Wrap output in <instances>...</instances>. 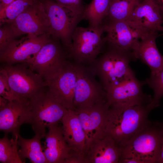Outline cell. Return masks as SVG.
<instances>
[{"label":"cell","instance_id":"cell-11","mask_svg":"<svg viewBox=\"0 0 163 163\" xmlns=\"http://www.w3.org/2000/svg\"><path fill=\"white\" fill-rule=\"evenodd\" d=\"M8 24L15 38L24 34L51 36L49 18L41 0L30 5Z\"/></svg>","mask_w":163,"mask_h":163},{"label":"cell","instance_id":"cell-26","mask_svg":"<svg viewBox=\"0 0 163 163\" xmlns=\"http://www.w3.org/2000/svg\"><path fill=\"white\" fill-rule=\"evenodd\" d=\"M38 0H16L8 5L0 17V24L11 23L28 7Z\"/></svg>","mask_w":163,"mask_h":163},{"label":"cell","instance_id":"cell-27","mask_svg":"<svg viewBox=\"0 0 163 163\" xmlns=\"http://www.w3.org/2000/svg\"><path fill=\"white\" fill-rule=\"evenodd\" d=\"M145 84L149 85L154 91V96L148 107L151 111L159 105L160 101L163 96V69L158 74L144 81Z\"/></svg>","mask_w":163,"mask_h":163},{"label":"cell","instance_id":"cell-24","mask_svg":"<svg viewBox=\"0 0 163 163\" xmlns=\"http://www.w3.org/2000/svg\"><path fill=\"white\" fill-rule=\"evenodd\" d=\"M138 0H110L108 11L104 20L128 21Z\"/></svg>","mask_w":163,"mask_h":163},{"label":"cell","instance_id":"cell-33","mask_svg":"<svg viewBox=\"0 0 163 163\" xmlns=\"http://www.w3.org/2000/svg\"><path fill=\"white\" fill-rule=\"evenodd\" d=\"M157 163H163V139L161 146L160 153Z\"/></svg>","mask_w":163,"mask_h":163},{"label":"cell","instance_id":"cell-10","mask_svg":"<svg viewBox=\"0 0 163 163\" xmlns=\"http://www.w3.org/2000/svg\"><path fill=\"white\" fill-rule=\"evenodd\" d=\"M102 25L104 32L106 33L104 41L134 54L141 39L151 32L142 30L128 21L104 20Z\"/></svg>","mask_w":163,"mask_h":163},{"label":"cell","instance_id":"cell-30","mask_svg":"<svg viewBox=\"0 0 163 163\" xmlns=\"http://www.w3.org/2000/svg\"><path fill=\"white\" fill-rule=\"evenodd\" d=\"M8 25L1 27L0 29V52L9 46L15 40Z\"/></svg>","mask_w":163,"mask_h":163},{"label":"cell","instance_id":"cell-3","mask_svg":"<svg viewBox=\"0 0 163 163\" xmlns=\"http://www.w3.org/2000/svg\"><path fill=\"white\" fill-rule=\"evenodd\" d=\"M163 139V123L149 121L120 148L119 161L133 158L141 163H157Z\"/></svg>","mask_w":163,"mask_h":163},{"label":"cell","instance_id":"cell-20","mask_svg":"<svg viewBox=\"0 0 163 163\" xmlns=\"http://www.w3.org/2000/svg\"><path fill=\"white\" fill-rule=\"evenodd\" d=\"M61 122L64 139L71 150L74 154L84 156L87 145L86 137L74 110L68 109Z\"/></svg>","mask_w":163,"mask_h":163},{"label":"cell","instance_id":"cell-4","mask_svg":"<svg viewBox=\"0 0 163 163\" xmlns=\"http://www.w3.org/2000/svg\"><path fill=\"white\" fill-rule=\"evenodd\" d=\"M104 33L102 24L96 27L78 26L72 35L71 46L66 52L67 58L85 66L91 65L103 49Z\"/></svg>","mask_w":163,"mask_h":163},{"label":"cell","instance_id":"cell-31","mask_svg":"<svg viewBox=\"0 0 163 163\" xmlns=\"http://www.w3.org/2000/svg\"><path fill=\"white\" fill-rule=\"evenodd\" d=\"M0 17L2 16L7 7L16 0H0Z\"/></svg>","mask_w":163,"mask_h":163},{"label":"cell","instance_id":"cell-32","mask_svg":"<svg viewBox=\"0 0 163 163\" xmlns=\"http://www.w3.org/2000/svg\"><path fill=\"white\" fill-rule=\"evenodd\" d=\"M159 8L163 15V0H152Z\"/></svg>","mask_w":163,"mask_h":163},{"label":"cell","instance_id":"cell-22","mask_svg":"<svg viewBox=\"0 0 163 163\" xmlns=\"http://www.w3.org/2000/svg\"><path fill=\"white\" fill-rule=\"evenodd\" d=\"M41 139L36 135L31 139H25L18 134V143L20 149L18 152L23 163L27 158L33 163H48L41 143Z\"/></svg>","mask_w":163,"mask_h":163},{"label":"cell","instance_id":"cell-23","mask_svg":"<svg viewBox=\"0 0 163 163\" xmlns=\"http://www.w3.org/2000/svg\"><path fill=\"white\" fill-rule=\"evenodd\" d=\"M110 0H92L85 6L83 19L88 22V26L96 27L101 25L109 8Z\"/></svg>","mask_w":163,"mask_h":163},{"label":"cell","instance_id":"cell-25","mask_svg":"<svg viewBox=\"0 0 163 163\" xmlns=\"http://www.w3.org/2000/svg\"><path fill=\"white\" fill-rule=\"evenodd\" d=\"M8 134L0 139V162L2 163H22L18 154V135L12 134L9 139Z\"/></svg>","mask_w":163,"mask_h":163},{"label":"cell","instance_id":"cell-18","mask_svg":"<svg viewBox=\"0 0 163 163\" xmlns=\"http://www.w3.org/2000/svg\"><path fill=\"white\" fill-rule=\"evenodd\" d=\"M127 21L148 32H158L163 15L152 0H138Z\"/></svg>","mask_w":163,"mask_h":163},{"label":"cell","instance_id":"cell-1","mask_svg":"<svg viewBox=\"0 0 163 163\" xmlns=\"http://www.w3.org/2000/svg\"><path fill=\"white\" fill-rule=\"evenodd\" d=\"M104 41L101 52L88 67L98 77L105 91L135 76L129 63L136 59L133 53Z\"/></svg>","mask_w":163,"mask_h":163},{"label":"cell","instance_id":"cell-12","mask_svg":"<svg viewBox=\"0 0 163 163\" xmlns=\"http://www.w3.org/2000/svg\"><path fill=\"white\" fill-rule=\"evenodd\" d=\"M76 79L75 64L68 59L51 78L45 81L56 100L67 109H75L74 91Z\"/></svg>","mask_w":163,"mask_h":163},{"label":"cell","instance_id":"cell-34","mask_svg":"<svg viewBox=\"0 0 163 163\" xmlns=\"http://www.w3.org/2000/svg\"><path fill=\"white\" fill-rule=\"evenodd\" d=\"M158 31H162L163 32V27L161 25L158 28Z\"/></svg>","mask_w":163,"mask_h":163},{"label":"cell","instance_id":"cell-19","mask_svg":"<svg viewBox=\"0 0 163 163\" xmlns=\"http://www.w3.org/2000/svg\"><path fill=\"white\" fill-rule=\"evenodd\" d=\"M43 151L48 163H69L73 153L65 140L58 124L48 128Z\"/></svg>","mask_w":163,"mask_h":163},{"label":"cell","instance_id":"cell-29","mask_svg":"<svg viewBox=\"0 0 163 163\" xmlns=\"http://www.w3.org/2000/svg\"><path fill=\"white\" fill-rule=\"evenodd\" d=\"M53 0L62 7L70 10L73 13L82 17L85 6L83 0Z\"/></svg>","mask_w":163,"mask_h":163},{"label":"cell","instance_id":"cell-21","mask_svg":"<svg viewBox=\"0 0 163 163\" xmlns=\"http://www.w3.org/2000/svg\"><path fill=\"white\" fill-rule=\"evenodd\" d=\"M158 32H151L141 39L134 53L150 69L151 75H154L163 69V56L159 51L155 40Z\"/></svg>","mask_w":163,"mask_h":163},{"label":"cell","instance_id":"cell-16","mask_svg":"<svg viewBox=\"0 0 163 163\" xmlns=\"http://www.w3.org/2000/svg\"><path fill=\"white\" fill-rule=\"evenodd\" d=\"M31 117L30 101L22 98L8 101L0 107V129L5 133L19 134L21 126L29 123Z\"/></svg>","mask_w":163,"mask_h":163},{"label":"cell","instance_id":"cell-2","mask_svg":"<svg viewBox=\"0 0 163 163\" xmlns=\"http://www.w3.org/2000/svg\"><path fill=\"white\" fill-rule=\"evenodd\" d=\"M147 106L114 104L110 105L104 132L120 148L149 122Z\"/></svg>","mask_w":163,"mask_h":163},{"label":"cell","instance_id":"cell-6","mask_svg":"<svg viewBox=\"0 0 163 163\" xmlns=\"http://www.w3.org/2000/svg\"><path fill=\"white\" fill-rule=\"evenodd\" d=\"M4 65L0 72L6 77L12 91L20 97L30 101L47 87L42 76L26 63Z\"/></svg>","mask_w":163,"mask_h":163},{"label":"cell","instance_id":"cell-13","mask_svg":"<svg viewBox=\"0 0 163 163\" xmlns=\"http://www.w3.org/2000/svg\"><path fill=\"white\" fill-rule=\"evenodd\" d=\"M50 36L28 34L25 40L24 38L15 40L7 48L0 52V62L7 64L24 63L51 40Z\"/></svg>","mask_w":163,"mask_h":163},{"label":"cell","instance_id":"cell-14","mask_svg":"<svg viewBox=\"0 0 163 163\" xmlns=\"http://www.w3.org/2000/svg\"><path fill=\"white\" fill-rule=\"evenodd\" d=\"M145 84L144 81H139L134 76L111 88L105 91L107 103L110 106L117 103L148 106L152 98L142 91V87Z\"/></svg>","mask_w":163,"mask_h":163},{"label":"cell","instance_id":"cell-15","mask_svg":"<svg viewBox=\"0 0 163 163\" xmlns=\"http://www.w3.org/2000/svg\"><path fill=\"white\" fill-rule=\"evenodd\" d=\"M109 107L104 99L91 107L74 110L85 132L87 143L104 132Z\"/></svg>","mask_w":163,"mask_h":163},{"label":"cell","instance_id":"cell-28","mask_svg":"<svg viewBox=\"0 0 163 163\" xmlns=\"http://www.w3.org/2000/svg\"><path fill=\"white\" fill-rule=\"evenodd\" d=\"M0 95L8 101L23 98L16 94L12 91L5 75L0 72Z\"/></svg>","mask_w":163,"mask_h":163},{"label":"cell","instance_id":"cell-8","mask_svg":"<svg viewBox=\"0 0 163 163\" xmlns=\"http://www.w3.org/2000/svg\"><path fill=\"white\" fill-rule=\"evenodd\" d=\"M59 40L53 37L24 63L46 81L51 78L68 59Z\"/></svg>","mask_w":163,"mask_h":163},{"label":"cell","instance_id":"cell-5","mask_svg":"<svg viewBox=\"0 0 163 163\" xmlns=\"http://www.w3.org/2000/svg\"><path fill=\"white\" fill-rule=\"evenodd\" d=\"M31 117L29 124L35 135L42 139L46 128L57 124L68 109L60 104L49 89L45 90L30 100Z\"/></svg>","mask_w":163,"mask_h":163},{"label":"cell","instance_id":"cell-17","mask_svg":"<svg viewBox=\"0 0 163 163\" xmlns=\"http://www.w3.org/2000/svg\"><path fill=\"white\" fill-rule=\"evenodd\" d=\"M120 149L104 132L88 142L84 154L85 163H119Z\"/></svg>","mask_w":163,"mask_h":163},{"label":"cell","instance_id":"cell-7","mask_svg":"<svg viewBox=\"0 0 163 163\" xmlns=\"http://www.w3.org/2000/svg\"><path fill=\"white\" fill-rule=\"evenodd\" d=\"M50 21V34L59 40L65 52L72 43V37L82 17L63 7L53 0H41Z\"/></svg>","mask_w":163,"mask_h":163},{"label":"cell","instance_id":"cell-9","mask_svg":"<svg viewBox=\"0 0 163 163\" xmlns=\"http://www.w3.org/2000/svg\"><path fill=\"white\" fill-rule=\"evenodd\" d=\"M75 63L76 79L74 91L75 109L91 107L101 101L107 100L102 85L97 81L96 76L89 68Z\"/></svg>","mask_w":163,"mask_h":163}]
</instances>
